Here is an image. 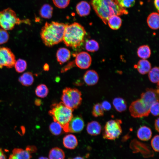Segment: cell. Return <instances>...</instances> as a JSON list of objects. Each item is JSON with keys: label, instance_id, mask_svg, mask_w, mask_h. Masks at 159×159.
<instances>
[{"label": "cell", "instance_id": "6da1fadb", "mask_svg": "<svg viewBox=\"0 0 159 159\" xmlns=\"http://www.w3.org/2000/svg\"><path fill=\"white\" fill-rule=\"evenodd\" d=\"M90 4L97 15L105 24L113 15L127 14L128 11L117 0H91Z\"/></svg>", "mask_w": 159, "mask_h": 159}, {"label": "cell", "instance_id": "7a4b0ae2", "mask_svg": "<svg viewBox=\"0 0 159 159\" xmlns=\"http://www.w3.org/2000/svg\"><path fill=\"white\" fill-rule=\"evenodd\" d=\"M67 24L53 21L46 22L40 32L44 44L47 47H52L62 42Z\"/></svg>", "mask_w": 159, "mask_h": 159}, {"label": "cell", "instance_id": "3957f363", "mask_svg": "<svg viewBox=\"0 0 159 159\" xmlns=\"http://www.w3.org/2000/svg\"><path fill=\"white\" fill-rule=\"evenodd\" d=\"M86 33L84 27L78 23L67 24L62 41L67 46L76 48L83 43Z\"/></svg>", "mask_w": 159, "mask_h": 159}, {"label": "cell", "instance_id": "277c9868", "mask_svg": "<svg viewBox=\"0 0 159 159\" xmlns=\"http://www.w3.org/2000/svg\"><path fill=\"white\" fill-rule=\"evenodd\" d=\"M73 111L62 102H60L52 105L48 113L52 117L54 121L60 124L64 132L68 133L69 122L73 117Z\"/></svg>", "mask_w": 159, "mask_h": 159}, {"label": "cell", "instance_id": "5b68a950", "mask_svg": "<svg viewBox=\"0 0 159 159\" xmlns=\"http://www.w3.org/2000/svg\"><path fill=\"white\" fill-rule=\"evenodd\" d=\"M28 19H21L18 17L15 12L10 8L0 11V27L5 30L12 29L15 25L24 23L30 24Z\"/></svg>", "mask_w": 159, "mask_h": 159}, {"label": "cell", "instance_id": "8992f818", "mask_svg": "<svg viewBox=\"0 0 159 159\" xmlns=\"http://www.w3.org/2000/svg\"><path fill=\"white\" fill-rule=\"evenodd\" d=\"M61 99L66 106L74 110L81 103L82 94L77 89L66 87L62 91Z\"/></svg>", "mask_w": 159, "mask_h": 159}, {"label": "cell", "instance_id": "52a82bcc", "mask_svg": "<svg viewBox=\"0 0 159 159\" xmlns=\"http://www.w3.org/2000/svg\"><path fill=\"white\" fill-rule=\"evenodd\" d=\"M121 120H111L106 123L103 129L102 136L104 139L114 140L118 138L122 132Z\"/></svg>", "mask_w": 159, "mask_h": 159}, {"label": "cell", "instance_id": "ba28073f", "mask_svg": "<svg viewBox=\"0 0 159 159\" xmlns=\"http://www.w3.org/2000/svg\"><path fill=\"white\" fill-rule=\"evenodd\" d=\"M150 108L140 99L131 103L129 110L131 116L133 117L140 118L149 115L150 113Z\"/></svg>", "mask_w": 159, "mask_h": 159}, {"label": "cell", "instance_id": "9c48e42d", "mask_svg": "<svg viewBox=\"0 0 159 159\" xmlns=\"http://www.w3.org/2000/svg\"><path fill=\"white\" fill-rule=\"evenodd\" d=\"M15 62V56L10 49L0 47V68L4 67L12 68Z\"/></svg>", "mask_w": 159, "mask_h": 159}, {"label": "cell", "instance_id": "30bf717a", "mask_svg": "<svg viewBox=\"0 0 159 159\" xmlns=\"http://www.w3.org/2000/svg\"><path fill=\"white\" fill-rule=\"evenodd\" d=\"M159 89H154L147 88L141 95V99L148 107L154 102L159 101Z\"/></svg>", "mask_w": 159, "mask_h": 159}, {"label": "cell", "instance_id": "8fae6325", "mask_svg": "<svg viewBox=\"0 0 159 159\" xmlns=\"http://www.w3.org/2000/svg\"><path fill=\"white\" fill-rule=\"evenodd\" d=\"M36 150L34 146H28L25 150L21 148H15L10 155L9 159H30L31 154Z\"/></svg>", "mask_w": 159, "mask_h": 159}, {"label": "cell", "instance_id": "7c38bea8", "mask_svg": "<svg viewBox=\"0 0 159 159\" xmlns=\"http://www.w3.org/2000/svg\"><path fill=\"white\" fill-rule=\"evenodd\" d=\"M92 59L90 54L85 52L78 53L75 57V62L76 66L82 69H86L90 66Z\"/></svg>", "mask_w": 159, "mask_h": 159}, {"label": "cell", "instance_id": "4fadbf2b", "mask_svg": "<svg viewBox=\"0 0 159 159\" xmlns=\"http://www.w3.org/2000/svg\"><path fill=\"white\" fill-rule=\"evenodd\" d=\"M84 125L83 120L81 116L73 117L69 123L68 132H80L83 130Z\"/></svg>", "mask_w": 159, "mask_h": 159}, {"label": "cell", "instance_id": "5bb4252c", "mask_svg": "<svg viewBox=\"0 0 159 159\" xmlns=\"http://www.w3.org/2000/svg\"><path fill=\"white\" fill-rule=\"evenodd\" d=\"M83 78L85 82L87 85L92 86L97 83L99 77L96 71L93 70H89L85 72Z\"/></svg>", "mask_w": 159, "mask_h": 159}, {"label": "cell", "instance_id": "9a60e30c", "mask_svg": "<svg viewBox=\"0 0 159 159\" xmlns=\"http://www.w3.org/2000/svg\"><path fill=\"white\" fill-rule=\"evenodd\" d=\"M57 61L62 64L69 60L71 57V53L67 49L61 47L57 50L56 54Z\"/></svg>", "mask_w": 159, "mask_h": 159}, {"label": "cell", "instance_id": "2e32d148", "mask_svg": "<svg viewBox=\"0 0 159 159\" xmlns=\"http://www.w3.org/2000/svg\"><path fill=\"white\" fill-rule=\"evenodd\" d=\"M63 143L65 148L69 149H73L77 147L78 142L74 135L69 134L65 135L63 138Z\"/></svg>", "mask_w": 159, "mask_h": 159}, {"label": "cell", "instance_id": "e0dca14e", "mask_svg": "<svg viewBox=\"0 0 159 159\" xmlns=\"http://www.w3.org/2000/svg\"><path fill=\"white\" fill-rule=\"evenodd\" d=\"M86 130L88 134L92 136H96L100 134L102 127L99 122L92 121L88 123Z\"/></svg>", "mask_w": 159, "mask_h": 159}, {"label": "cell", "instance_id": "ac0fdd59", "mask_svg": "<svg viewBox=\"0 0 159 159\" xmlns=\"http://www.w3.org/2000/svg\"><path fill=\"white\" fill-rule=\"evenodd\" d=\"M91 10L90 4L85 1L79 2L76 6V11L77 14L81 16H84L89 15Z\"/></svg>", "mask_w": 159, "mask_h": 159}, {"label": "cell", "instance_id": "d6986e66", "mask_svg": "<svg viewBox=\"0 0 159 159\" xmlns=\"http://www.w3.org/2000/svg\"><path fill=\"white\" fill-rule=\"evenodd\" d=\"M152 132L151 129L145 126L140 127L138 130L137 136L140 140L146 141L150 140L151 138Z\"/></svg>", "mask_w": 159, "mask_h": 159}, {"label": "cell", "instance_id": "ffe728a7", "mask_svg": "<svg viewBox=\"0 0 159 159\" xmlns=\"http://www.w3.org/2000/svg\"><path fill=\"white\" fill-rule=\"evenodd\" d=\"M138 72L142 74H145L151 69V65L148 61L146 59L140 60L137 65L135 66Z\"/></svg>", "mask_w": 159, "mask_h": 159}, {"label": "cell", "instance_id": "44dd1931", "mask_svg": "<svg viewBox=\"0 0 159 159\" xmlns=\"http://www.w3.org/2000/svg\"><path fill=\"white\" fill-rule=\"evenodd\" d=\"M159 14L157 12H153L148 16L147 23L151 29L156 30L159 28Z\"/></svg>", "mask_w": 159, "mask_h": 159}, {"label": "cell", "instance_id": "7402d4cb", "mask_svg": "<svg viewBox=\"0 0 159 159\" xmlns=\"http://www.w3.org/2000/svg\"><path fill=\"white\" fill-rule=\"evenodd\" d=\"M112 104L116 110L120 112L125 111L127 108V102L122 97L115 98L113 100Z\"/></svg>", "mask_w": 159, "mask_h": 159}, {"label": "cell", "instance_id": "603a6c76", "mask_svg": "<svg viewBox=\"0 0 159 159\" xmlns=\"http://www.w3.org/2000/svg\"><path fill=\"white\" fill-rule=\"evenodd\" d=\"M48 156L49 159H64L65 154L62 149L56 147L50 150Z\"/></svg>", "mask_w": 159, "mask_h": 159}, {"label": "cell", "instance_id": "cb8c5ba5", "mask_svg": "<svg viewBox=\"0 0 159 159\" xmlns=\"http://www.w3.org/2000/svg\"><path fill=\"white\" fill-rule=\"evenodd\" d=\"M19 81L25 86H29L33 83L34 78L32 73L27 72L23 73L19 78Z\"/></svg>", "mask_w": 159, "mask_h": 159}, {"label": "cell", "instance_id": "d4e9b609", "mask_svg": "<svg viewBox=\"0 0 159 159\" xmlns=\"http://www.w3.org/2000/svg\"><path fill=\"white\" fill-rule=\"evenodd\" d=\"M107 23L109 27L113 30H117L121 26L122 21L120 18L117 15H113L108 19Z\"/></svg>", "mask_w": 159, "mask_h": 159}, {"label": "cell", "instance_id": "484cf974", "mask_svg": "<svg viewBox=\"0 0 159 159\" xmlns=\"http://www.w3.org/2000/svg\"><path fill=\"white\" fill-rule=\"evenodd\" d=\"M53 11V7L49 4H45L43 5L39 11V14L43 18L49 19L52 16Z\"/></svg>", "mask_w": 159, "mask_h": 159}, {"label": "cell", "instance_id": "4316f807", "mask_svg": "<svg viewBox=\"0 0 159 159\" xmlns=\"http://www.w3.org/2000/svg\"><path fill=\"white\" fill-rule=\"evenodd\" d=\"M137 53L139 57L143 59H145L150 57L151 51L148 46L144 45L138 48Z\"/></svg>", "mask_w": 159, "mask_h": 159}, {"label": "cell", "instance_id": "83f0119b", "mask_svg": "<svg viewBox=\"0 0 159 159\" xmlns=\"http://www.w3.org/2000/svg\"><path fill=\"white\" fill-rule=\"evenodd\" d=\"M35 92L38 97L41 98H44L49 93V90L45 85L41 84L37 87L35 89Z\"/></svg>", "mask_w": 159, "mask_h": 159}, {"label": "cell", "instance_id": "f1b7e54d", "mask_svg": "<svg viewBox=\"0 0 159 159\" xmlns=\"http://www.w3.org/2000/svg\"><path fill=\"white\" fill-rule=\"evenodd\" d=\"M51 132L55 135H58L64 132L61 126L58 123L54 121L50 125L49 127Z\"/></svg>", "mask_w": 159, "mask_h": 159}, {"label": "cell", "instance_id": "f546056e", "mask_svg": "<svg viewBox=\"0 0 159 159\" xmlns=\"http://www.w3.org/2000/svg\"><path fill=\"white\" fill-rule=\"evenodd\" d=\"M98 43L94 39H90L87 41L85 44V48L88 52H94L99 49Z\"/></svg>", "mask_w": 159, "mask_h": 159}, {"label": "cell", "instance_id": "4dcf8cb0", "mask_svg": "<svg viewBox=\"0 0 159 159\" xmlns=\"http://www.w3.org/2000/svg\"><path fill=\"white\" fill-rule=\"evenodd\" d=\"M159 68L155 67L151 69L148 72V77L150 81L153 83L159 82Z\"/></svg>", "mask_w": 159, "mask_h": 159}, {"label": "cell", "instance_id": "1f68e13d", "mask_svg": "<svg viewBox=\"0 0 159 159\" xmlns=\"http://www.w3.org/2000/svg\"><path fill=\"white\" fill-rule=\"evenodd\" d=\"M14 66L16 71L18 73H21L26 69L27 63L26 61L22 59H19L15 63Z\"/></svg>", "mask_w": 159, "mask_h": 159}, {"label": "cell", "instance_id": "d6a6232c", "mask_svg": "<svg viewBox=\"0 0 159 159\" xmlns=\"http://www.w3.org/2000/svg\"><path fill=\"white\" fill-rule=\"evenodd\" d=\"M92 114L95 117L103 116L104 110L101 104L97 103L94 105L92 111Z\"/></svg>", "mask_w": 159, "mask_h": 159}, {"label": "cell", "instance_id": "836d02e7", "mask_svg": "<svg viewBox=\"0 0 159 159\" xmlns=\"http://www.w3.org/2000/svg\"><path fill=\"white\" fill-rule=\"evenodd\" d=\"M9 38V34L7 31L0 28V44L7 42Z\"/></svg>", "mask_w": 159, "mask_h": 159}, {"label": "cell", "instance_id": "e575fe53", "mask_svg": "<svg viewBox=\"0 0 159 159\" xmlns=\"http://www.w3.org/2000/svg\"><path fill=\"white\" fill-rule=\"evenodd\" d=\"M54 5L57 7L63 9L69 5L70 0H52Z\"/></svg>", "mask_w": 159, "mask_h": 159}, {"label": "cell", "instance_id": "d590c367", "mask_svg": "<svg viewBox=\"0 0 159 159\" xmlns=\"http://www.w3.org/2000/svg\"><path fill=\"white\" fill-rule=\"evenodd\" d=\"M118 3L122 7L130 8L134 6L135 0H117Z\"/></svg>", "mask_w": 159, "mask_h": 159}, {"label": "cell", "instance_id": "8d00e7d4", "mask_svg": "<svg viewBox=\"0 0 159 159\" xmlns=\"http://www.w3.org/2000/svg\"><path fill=\"white\" fill-rule=\"evenodd\" d=\"M159 101H157L153 103L150 106V112L154 116L159 115Z\"/></svg>", "mask_w": 159, "mask_h": 159}, {"label": "cell", "instance_id": "74e56055", "mask_svg": "<svg viewBox=\"0 0 159 159\" xmlns=\"http://www.w3.org/2000/svg\"><path fill=\"white\" fill-rule=\"evenodd\" d=\"M159 136L158 135H155L152 139L151 144L153 150L155 152L159 151Z\"/></svg>", "mask_w": 159, "mask_h": 159}, {"label": "cell", "instance_id": "f35d334b", "mask_svg": "<svg viewBox=\"0 0 159 159\" xmlns=\"http://www.w3.org/2000/svg\"><path fill=\"white\" fill-rule=\"evenodd\" d=\"M101 104L104 110L109 111L111 108V104L107 101H103Z\"/></svg>", "mask_w": 159, "mask_h": 159}, {"label": "cell", "instance_id": "ab89813d", "mask_svg": "<svg viewBox=\"0 0 159 159\" xmlns=\"http://www.w3.org/2000/svg\"><path fill=\"white\" fill-rule=\"evenodd\" d=\"M159 118L158 117L157 119L155 120L154 123V126L155 129L156 130V131H157L158 132H159Z\"/></svg>", "mask_w": 159, "mask_h": 159}, {"label": "cell", "instance_id": "60d3db41", "mask_svg": "<svg viewBox=\"0 0 159 159\" xmlns=\"http://www.w3.org/2000/svg\"><path fill=\"white\" fill-rule=\"evenodd\" d=\"M0 159H6L3 150L0 148Z\"/></svg>", "mask_w": 159, "mask_h": 159}, {"label": "cell", "instance_id": "b9f144b4", "mask_svg": "<svg viewBox=\"0 0 159 159\" xmlns=\"http://www.w3.org/2000/svg\"><path fill=\"white\" fill-rule=\"evenodd\" d=\"M159 0H154V5L155 7L157 9L158 12H159Z\"/></svg>", "mask_w": 159, "mask_h": 159}, {"label": "cell", "instance_id": "7bdbcfd3", "mask_svg": "<svg viewBox=\"0 0 159 159\" xmlns=\"http://www.w3.org/2000/svg\"><path fill=\"white\" fill-rule=\"evenodd\" d=\"M42 103L41 100L39 99H36L35 101V103L37 106L40 105Z\"/></svg>", "mask_w": 159, "mask_h": 159}, {"label": "cell", "instance_id": "ee69618b", "mask_svg": "<svg viewBox=\"0 0 159 159\" xmlns=\"http://www.w3.org/2000/svg\"><path fill=\"white\" fill-rule=\"evenodd\" d=\"M49 66L48 64H46L44 66V69L45 70L47 71L49 70Z\"/></svg>", "mask_w": 159, "mask_h": 159}, {"label": "cell", "instance_id": "f6af8a7d", "mask_svg": "<svg viewBox=\"0 0 159 159\" xmlns=\"http://www.w3.org/2000/svg\"><path fill=\"white\" fill-rule=\"evenodd\" d=\"M69 159H85L82 157L80 156H77L74 158H69Z\"/></svg>", "mask_w": 159, "mask_h": 159}, {"label": "cell", "instance_id": "bcb514c9", "mask_svg": "<svg viewBox=\"0 0 159 159\" xmlns=\"http://www.w3.org/2000/svg\"><path fill=\"white\" fill-rule=\"evenodd\" d=\"M39 159H49L48 158H47V157H40Z\"/></svg>", "mask_w": 159, "mask_h": 159}]
</instances>
